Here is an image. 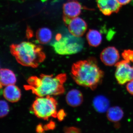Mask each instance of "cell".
I'll return each instance as SVG.
<instances>
[{"label":"cell","instance_id":"obj_1","mask_svg":"<svg viewBox=\"0 0 133 133\" xmlns=\"http://www.w3.org/2000/svg\"><path fill=\"white\" fill-rule=\"evenodd\" d=\"M71 76L78 85L94 90L102 83L104 72L95 58L80 60L72 66Z\"/></svg>","mask_w":133,"mask_h":133},{"label":"cell","instance_id":"obj_2","mask_svg":"<svg viewBox=\"0 0 133 133\" xmlns=\"http://www.w3.org/2000/svg\"><path fill=\"white\" fill-rule=\"evenodd\" d=\"M66 79L65 74L56 76L42 74L38 77L29 78L27 81L28 84L24 87L38 97L61 95L64 92V85Z\"/></svg>","mask_w":133,"mask_h":133},{"label":"cell","instance_id":"obj_3","mask_svg":"<svg viewBox=\"0 0 133 133\" xmlns=\"http://www.w3.org/2000/svg\"><path fill=\"white\" fill-rule=\"evenodd\" d=\"M10 50L17 62L23 66L36 68L45 59L42 47L30 42L12 44Z\"/></svg>","mask_w":133,"mask_h":133},{"label":"cell","instance_id":"obj_4","mask_svg":"<svg viewBox=\"0 0 133 133\" xmlns=\"http://www.w3.org/2000/svg\"><path fill=\"white\" fill-rule=\"evenodd\" d=\"M56 53L61 55H72L80 52L84 46V40L74 36L69 30L58 33L51 43Z\"/></svg>","mask_w":133,"mask_h":133},{"label":"cell","instance_id":"obj_5","mask_svg":"<svg viewBox=\"0 0 133 133\" xmlns=\"http://www.w3.org/2000/svg\"><path fill=\"white\" fill-rule=\"evenodd\" d=\"M57 102L51 96L38 97L32 105L31 110L38 118L48 120L51 117H57Z\"/></svg>","mask_w":133,"mask_h":133},{"label":"cell","instance_id":"obj_6","mask_svg":"<svg viewBox=\"0 0 133 133\" xmlns=\"http://www.w3.org/2000/svg\"><path fill=\"white\" fill-rule=\"evenodd\" d=\"M131 62L124 59L115 65V78L118 84L124 85L133 79V66Z\"/></svg>","mask_w":133,"mask_h":133},{"label":"cell","instance_id":"obj_7","mask_svg":"<svg viewBox=\"0 0 133 133\" xmlns=\"http://www.w3.org/2000/svg\"><path fill=\"white\" fill-rule=\"evenodd\" d=\"M63 19L67 26L71 20L81 14L82 6L76 0H69L63 6Z\"/></svg>","mask_w":133,"mask_h":133},{"label":"cell","instance_id":"obj_8","mask_svg":"<svg viewBox=\"0 0 133 133\" xmlns=\"http://www.w3.org/2000/svg\"><path fill=\"white\" fill-rule=\"evenodd\" d=\"M120 58L119 53L115 47L109 46L105 48L100 54L101 62L107 66L115 65Z\"/></svg>","mask_w":133,"mask_h":133},{"label":"cell","instance_id":"obj_9","mask_svg":"<svg viewBox=\"0 0 133 133\" xmlns=\"http://www.w3.org/2000/svg\"><path fill=\"white\" fill-rule=\"evenodd\" d=\"M97 3L99 9L105 16L118 13L122 6L117 0H97Z\"/></svg>","mask_w":133,"mask_h":133},{"label":"cell","instance_id":"obj_10","mask_svg":"<svg viewBox=\"0 0 133 133\" xmlns=\"http://www.w3.org/2000/svg\"><path fill=\"white\" fill-rule=\"evenodd\" d=\"M67 26L70 33L78 37L82 36L87 29L86 22L78 17L71 19Z\"/></svg>","mask_w":133,"mask_h":133},{"label":"cell","instance_id":"obj_11","mask_svg":"<svg viewBox=\"0 0 133 133\" xmlns=\"http://www.w3.org/2000/svg\"><path fill=\"white\" fill-rule=\"evenodd\" d=\"M3 94L5 99L11 102L19 101L21 96L20 89L15 84L5 86L3 89Z\"/></svg>","mask_w":133,"mask_h":133},{"label":"cell","instance_id":"obj_12","mask_svg":"<svg viewBox=\"0 0 133 133\" xmlns=\"http://www.w3.org/2000/svg\"><path fill=\"white\" fill-rule=\"evenodd\" d=\"M66 101L67 104L72 107H77L83 103V94L78 90L72 89L67 93Z\"/></svg>","mask_w":133,"mask_h":133},{"label":"cell","instance_id":"obj_13","mask_svg":"<svg viewBox=\"0 0 133 133\" xmlns=\"http://www.w3.org/2000/svg\"><path fill=\"white\" fill-rule=\"evenodd\" d=\"M0 81L1 88L3 86L15 84L16 82V77L11 70L2 69L0 71Z\"/></svg>","mask_w":133,"mask_h":133},{"label":"cell","instance_id":"obj_14","mask_svg":"<svg viewBox=\"0 0 133 133\" xmlns=\"http://www.w3.org/2000/svg\"><path fill=\"white\" fill-rule=\"evenodd\" d=\"M93 105L95 110L99 113L107 112L109 109L110 102L108 99L102 95L96 96L93 100Z\"/></svg>","mask_w":133,"mask_h":133},{"label":"cell","instance_id":"obj_15","mask_svg":"<svg viewBox=\"0 0 133 133\" xmlns=\"http://www.w3.org/2000/svg\"><path fill=\"white\" fill-rule=\"evenodd\" d=\"M52 37V31L47 28H41L36 33V37L38 43L46 44L50 42Z\"/></svg>","mask_w":133,"mask_h":133},{"label":"cell","instance_id":"obj_16","mask_svg":"<svg viewBox=\"0 0 133 133\" xmlns=\"http://www.w3.org/2000/svg\"><path fill=\"white\" fill-rule=\"evenodd\" d=\"M124 112L121 108L114 106L109 108L107 114L108 119L112 122H118L123 118Z\"/></svg>","mask_w":133,"mask_h":133},{"label":"cell","instance_id":"obj_17","mask_svg":"<svg viewBox=\"0 0 133 133\" xmlns=\"http://www.w3.org/2000/svg\"><path fill=\"white\" fill-rule=\"evenodd\" d=\"M86 37L88 44L92 47H98L102 42V35L96 30L90 29L87 34Z\"/></svg>","mask_w":133,"mask_h":133},{"label":"cell","instance_id":"obj_18","mask_svg":"<svg viewBox=\"0 0 133 133\" xmlns=\"http://www.w3.org/2000/svg\"><path fill=\"white\" fill-rule=\"evenodd\" d=\"M0 116L1 118L6 116L9 111V106L7 102L4 100H1L0 102Z\"/></svg>","mask_w":133,"mask_h":133},{"label":"cell","instance_id":"obj_19","mask_svg":"<svg viewBox=\"0 0 133 133\" xmlns=\"http://www.w3.org/2000/svg\"><path fill=\"white\" fill-rule=\"evenodd\" d=\"M64 131L66 133H79L80 132L79 129L74 127L65 128Z\"/></svg>","mask_w":133,"mask_h":133},{"label":"cell","instance_id":"obj_20","mask_svg":"<svg viewBox=\"0 0 133 133\" xmlns=\"http://www.w3.org/2000/svg\"><path fill=\"white\" fill-rule=\"evenodd\" d=\"M126 89L129 94L133 95V79L128 83Z\"/></svg>","mask_w":133,"mask_h":133},{"label":"cell","instance_id":"obj_21","mask_svg":"<svg viewBox=\"0 0 133 133\" xmlns=\"http://www.w3.org/2000/svg\"><path fill=\"white\" fill-rule=\"evenodd\" d=\"M65 114L64 111L63 110H61L59 111L57 114V117L58 119L60 121H62L64 119L65 116Z\"/></svg>","mask_w":133,"mask_h":133},{"label":"cell","instance_id":"obj_22","mask_svg":"<svg viewBox=\"0 0 133 133\" xmlns=\"http://www.w3.org/2000/svg\"><path fill=\"white\" fill-rule=\"evenodd\" d=\"M119 3L121 5H126L128 4L131 0H117Z\"/></svg>","mask_w":133,"mask_h":133}]
</instances>
